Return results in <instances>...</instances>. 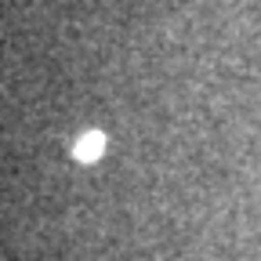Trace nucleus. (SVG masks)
Listing matches in <instances>:
<instances>
[{
    "label": "nucleus",
    "instance_id": "1",
    "mask_svg": "<svg viewBox=\"0 0 261 261\" xmlns=\"http://www.w3.org/2000/svg\"><path fill=\"white\" fill-rule=\"evenodd\" d=\"M106 152V135H102V130H87V135L76 142V160H98V156H102Z\"/></svg>",
    "mask_w": 261,
    "mask_h": 261
}]
</instances>
